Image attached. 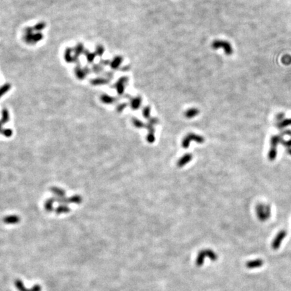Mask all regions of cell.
Returning a JSON list of instances; mask_svg holds the SVG:
<instances>
[{
    "label": "cell",
    "mask_w": 291,
    "mask_h": 291,
    "mask_svg": "<svg viewBox=\"0 0 291 291\" xmlns=\"http://www.w3.org/2000/svg\"><path fill=\"white\" fill-rule=\"evenodd\" d=\"M256 212L258 218L261 221H265L270 217V207L268 205L259 204L256 207Z\"/></svg>",
    "instance_id": "cell-1"
},
{
    "label": "cell",
    "mask_w": 291,
    "mask_h": 291,
    "mask_svg": "<svg viewBox=\"0 0 291 291\" xmlns=\"http://www.w3.org/2000/svg\"><path fill=\"white\" fill-rule=\"evenodd\" d=\"M281 136L280 135H274L272 137L270 140L271 148L268 153V158L270 160H274L276 158V154H277L278 144V142L281 141Z\"/></svg>",
    "instance_id": "cell-2"
},
{
    "label": "cell",
    "mask_w": 291,
    "mask_h": 291,
    "mask_svg": "<svg viewBox=\"0 0 291 291\" xmlns=\"http://www.w3.org/2000/svg\"><path fill=\"white\" fill-rule=\"evenodd\" d=\"M286 234H287V233H286V231H284V230L280 231L279 233L276 234V236H275V238H274L272 243V247L274 250H278L280 248L282 241L286 237Z\"/></svg>",
    "instance_id": "cell-3"
},
{
    "label": "cell",
    "mask_w": 291,
    "mask_h": 291,
    "mask_svg": "<svg viewBox=\"0 0 291 291\" xmlns=\"http://www.w3.org/2000/svg\"><path fill=\"white\" fill-rule=\"evenodd\" d=\"M263 264V261L261 259H257L254 260L249 261L246 263V267L248 269H254L257 268V267H260Z\"/></svg>",
    "instance_id": "cell-4"
},
{
    "label": "cell",
    "mask_w": 291,
    "mask_h": 291,
    "mask_svg": "<svg viewBox=\"0 0 291 291\" xmlns=\"http://www.w3.org/2000/svg\"><path fill=\"white\" fill-rule=\"evenodd\" d=\"M206 255H205L204 250L199 253L198 257H197L196 261L197 266H198V267L202 266V265L204 264L205 258H206Z\"/></svg>",
    "instance_id": "cell-5"
},
{
    "label": "cell",
    "mask_w": 291,
    "mask_h": 291,
    "mask_svg": "<svg viewBox=\"0 0 291 291\" xmlns=\"http://www.w3.org/2000/svg\"><path fill=\"white\" fill-rule=\"evenodd\" d=\"M205 255H206V257H208L211 260L214 261H216L218 259V255L216 254V253L213 252V251L210 250H204Z\"/></svg>",
    "instance_id": "cell-6"
},
{
    "label": "cell",
    "mask_w": 291,
    "mask_h": 291,
    "mask_svg": "<svg viewBox=\"0 0 291 291\" xmlns=\"http://www.w3.org/2000/svg\"><path fill=\"white\" fill-rule=\"evenodd\" d=\"M279 128H283V127H287L288 125H291V118L284 119L277 125Z\"/></svg>",
    "instance_id": "cell-7"
},
{
    "label": "cell",
    "mask_w": 291,
    "mask_h": 291,
    "mask_svg": "<svg viewBox=\"0 0 291 291\" xmlns=\"http://www.w3.org/2000/svg\"><path fill=\"white\" fill-rule=\"evenodd\" d=\"M9 89H10V85L7 84L3 86L0 88V97L3 95L4 93H6Z\"/></svg>",
    "instance_id": "cell-8"
},
{
    "label": "cell",
    "mask_w": 291,
    "mask_h": 291,
    "mask_svg": "<svg viewBox=\"0 0 291 291\" xmlns=\"http://www.w3.org/2000/svg\"><path fill=\"white\" fill-rule=\"evenodd\" d=\"M191 158V155H186V156H184L183 158L181 159V161H180V164H179L180 166H181V165H185L186 163H187L188 162V160H186V159H188V158Z\"/></svg>",
    "instance_id": "cell-9"
},
{
    "label": "cell",
    "mask_w": 291,
    "mask_h": 291,
    "mask_svg": "<svg viewBox=\"0 0 291 291\" xmlns=\"http://www.w3.org/2000/svg\"><path fill=\"white\" fill-rule=\"evenodd\" d=\"M6 220V223H14L18 222V218L15 216H12L11 218H7Z\"/></svg>",
    "instance_id": "cell-10"
},
{
    "label": "cell",
    "mask_w": 291,
    "mask_h": 291,
    "mask_svg": "<svg viewBox=\"0 0 291 291\" xmlns=\"http://www.w3.org/2000/svg\"><path fill=\"white\" fill-rule=\"evenodd\" d=\"M281 142L284 146H286V147L287 148L291 147V140H288V141H283V140L282 139Z\"/></svg>",
    "instance_id": "cell-11"
},
{
    "label": "cell",
    "mask_w": 291,
    "mask_h": 291,
    "mask_svg": "<svg viewBox=\"0 0 291 291\" xmlns=\"http://www.w3.org/2000/svg\"><path fill=\"white\" fill-rule=\"evenodd\" d=\"M287 152L289 153L290 155H291V148H288V150H287Z\"/></svg>",
    "instance_id": "cell-12"
}]
</instances>
